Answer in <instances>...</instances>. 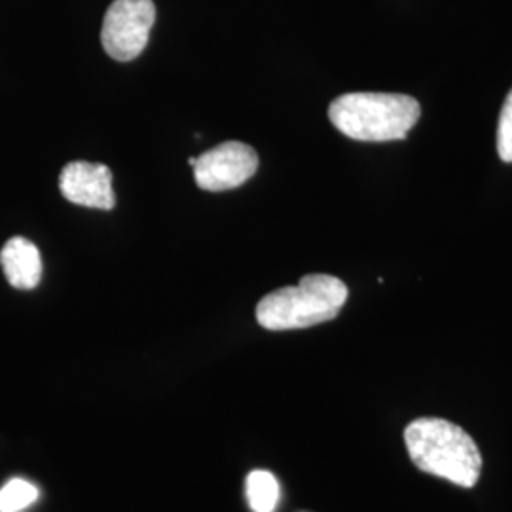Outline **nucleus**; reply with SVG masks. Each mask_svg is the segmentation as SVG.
I'll list each match as a JSON object with an SVG mask.
<instances>
[{"instance_id":"1","label":"nucleus","mask_w":512,"mask_h":512,"mask_svg":"<svg viewBox=\"0 0 512 512\" xmlns=\"http://www.w3.org/2000/svg\"><path fill=\"white\" fill-rule=\"evenodd\" d=\"M404 444L421 473L473 488L482 473V454L473 437L452 421L420 418L404 429Z\"/></svg>"},{"instance_id":"2","label":"nucleus","mask_w":512,"mask_h":512,"mask_svg":"<svg viewBox=\"0 0 512 512\" xmlns=\"http://www.w3.org/2000/svg\"><path fill=\"white\" fill-rule=\"evenodd\" d=\"M420 116V103L401 93H346L336 97L329 107L332 126L363 143L406 139Z\"/></svg>"},{"instance_id":"3","label":"nucleus","mask_w":512,"mask_h":512,"mask_svg":"<svg viewBox=\"0 0 512 512\" xmlns=\"http://www.w3.org/2000/svg\"><path fill=\"white\" fill-rule=\"evenodd\" d=\"M348 287L334 275H304L298 285L266 294L256 321L266 330L308 329L332 321L348 302Z\"/></svg>"},{"instance_id":"4","label":"nucleus","mask_w":512,"mask_h":512,"mask_svg":"<svg viewBox=\"0 0 512 512\" xmlns=\"http://www.w3.org/2000/svg\"><path fill=\"white\" fill-rule=\"evenodd\" d=\"M156 19L152 0H114L105 14L101 42L114 61H133L147 48Z\"/></svg>"},{"instance_id":"5","label":"nucleus","mask_w":512,"mask_h":512,"mask_svg":"<svg viewBox=\"0 0 512 512\" xmlns=\"http://www.w3.org/2000/svg\"><path fill=\"white\" fill-rule=\"evenodd\" d=\"M196 184L207 192H224L247 183L258 169V154L253 147L226 141L219 147L203 152L200 158H190Z\"/></svg>"},{"instance_id":"6","label":"nucleus","mask_w":512,"mask_h":512,"mask_svg":"<svg viewBox=\"0 0 512 512\" xmlns=\"http://www.w3.org/2000/svg\"><path fill=\"white\" fill-rule=\"evenodd\" d=\"M59 190L74 205L103 211H110L116 205L109 165L84 160L65 165L59 175Z\"/></svg>"},{"instance_id":"7","label":"nucleus","mask_w":512,"mask_h":512,"mask_svg":"<svg viewBox=\"0 0 512 512\" xmlns=\"http://www.w3.org/2000/svg\"><path fill=\"white\" fill-rule=\"evenodd\" d=\"M0 266L8 283L19 291H31L42 277V258L33 241L27 238L8 239L0 251Z\"/></svg>"},{"instance_id":"8","label":"nucleus","mask_w":512,"mask_h":512,"mask_svg":"<svg viewBox=\"0 0 512 512\" xmlns=\"http://www.w3.org/2000/svg\"><path fill=\"white\" fill-rule=\"evenodd\" d=\"M247 499L255 512H274L279 501V484L268 471H253L247 476Z\"/></svg>"},{"instance_id":"9","label":"nucleus","mask_w":512,"mask_h":512,"mask_svg":"<svg viewBox=\"0 0 512 512\" xmlns=\"http://www.w3.org/2000/svg\"><path fill=\"white\" fill-rule=\"evenodd\" d=\"M38 499L37 486L14 478L0 490V512H21Z\"/></svg>"},{"instance_id":"10","label":"nucleus","mask_w":512,"mask_h":512,"mask_svg":"<svg viewBox=\"0 0 512 512\" xmlns=\"http://www.w3.org/2000/svg\"><path fill=\"white\" fill-rule=\"evenodd\" d=\"M497 154L503 162H512V90L505 99L497 124Z\"/></svg>"}]
</instances>
